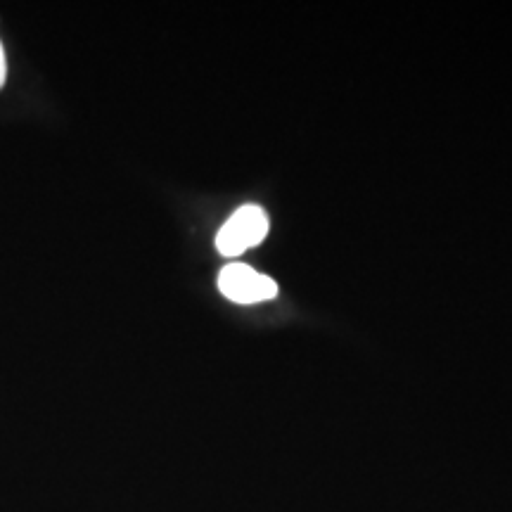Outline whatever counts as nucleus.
Instances as JSON below:
<instances>
[{
  "instance_id": "1",
  "label": "nucleus",
  "mask_w": 512,
  "mask_h": 512,
  "mask_svg": "<svg viewBox=\"0 0 512 512\" xmlns=\"http://www.w3.org/2000/svg\"><path fill=\"white\" fill-rule=\"evenodd\" d=\"M268 214L259 204H245L235 211L216 235V249L223 256H240L264 242L268 235Z\"/></svg>"
},
{
  "instance_id": "2",
  "label": "nucleus",
  "mask_w": 512,
  "mask_h": 512,
  "mask_svg": "<svg viewBox=\"0 0 512 512\" xmlns=\"http://www.w3.org/2000/svg\"><path fill=\"white\" fill-rule=\"evenodd\" d=\"M219 290L235 304H259L278 297V285L245 264H230L219 275Z\"/></svg>"
},
{
  "instance_id": "3",
  "label": "nucleus",
  "mask_w": 512,
  "mask_h": 512,
  "mask_svg": "<svg viewBox=\"0 0 512 512\" xmlns=\"http://www.w3.org/2000/svg\"><path fill=\"white\" fill-rule=\"evenodd\" d=\"M5 79H8V60H5L3 43H0V88L5 86Z\"/></svg>"
}]
</instances>
